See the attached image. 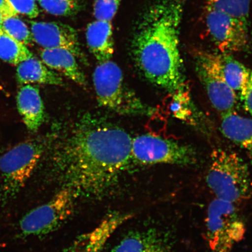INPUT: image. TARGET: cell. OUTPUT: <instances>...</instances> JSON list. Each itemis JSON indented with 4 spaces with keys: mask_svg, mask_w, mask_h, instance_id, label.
I'll use <instances>...</instances> for the list:
<instances>
[{
    "mask_svg": "<svg viewBox=\"0 0 252 252\" xmlns=\"http://www.w3.org/2000/svg\"><path fill=\"white\" fill-rule=\"evenodd\" d=\"M43 144L27 141L17 145L0 157L2 184L0 200L13 199L32 174L45 151Z\"/></svg>",
    "mask_w": 252,
    "mask_h": 252,
    "instance_id": "5b68a950",
    "label": "cell"
},
{
    "mask_svg": "<svg viewBox=\"0 0 252 252\" xmlns=\"http://www.w3.org/2000/svg\"><path fill=\"white\" fill-rule=\"evenodd\" d=\"M3 19H4V16H3L1 12H0V27H1V24L2 23Z\"/></svg>",
    "mask_w": 252,
    "mask_h": 252,
    "instance_id": "83f0119b",
    "label": "cell"
},
{
    "mask_svg": "<svg viewBox=\"0 0 252 252\" xmlns=\"http://www.w3.org/2000/svg\"><path fill=\"white\" fill-rule=\"evenodd\" d=\"M113 34L111 21L96 20L88 25L87 45L98 63L111 60L115 51Z\"/></svg>",
    "mask_w": 252,
    "mask_h": 252,
    "instance_id": "9a60e30c",
    "label": "cell"
},
{
    "mask_svg": "<svg viewBox=\"0 0 252 252\" xmlns=\"http://www.w3.org/2000/svg\"><path fill=\"white\" fill-rule=\"evenodd\" d=\"M75 198L70 190L62 188L48 202L30 211L20 220L21 235L42 236L56 231L70 216Z\"/></svg>",
    "mask_w": 252,
    "mask_h": 252,
    "instance_id": "ba28073f",
    "label": "cell"
},
{
    "mask_svg": "<svg viewBox=\"0 0 252 252\" xmlns=\"http://www.w3.org/2000/svg\"><path fill=\"white\" fill-rule=\"evenodd\" d=\"M132 217L119 212L109 214L94 229L79 236L64 252H102L113 233Z\"/></svg>",
    "mask_w": 252,
    "mask_h": 252,
    "instance_id": "7c38bea8",
    "label": "cell"
},
{
    "mask_svg": "<svg viewBox=\"0 0 252 252\" xmlns=\"http://www.w3.org/2000/svg\"><path fill=\"white\" fill-rule=\"evenodd\" d=\"M0 12L4 16V18L17 14L9 4L8 0H0Z\"/></svg>",
    "mask_w": 252,
    "mask_h": 252,
    "instance_id": "4316f807",
    "label": "cell"
},
{
    "mask_svg": "<svg viewBox=\"0 0 252 252\" xmlns=\"http://www.w3.org/2000/svg\"><path fill=\"white\" fill-rule=\"evenodd\" d=\"M131 159L140 165L188 166L197 161L193 147L174 140L144 134L132 138Z\"/></svg>",
    "mask_w": 252,
    "mask_h": 252,
    "instance_id": "52a82bcc",
    "label": "cell"
},
{
    "mask_svg": "<svg viewBox=\"0 0 252 252\" xmlns=\"http://www.w3.org/2000/svg\"><path fill=\"white\" fill-rule=\"evenodd\" d=\"M206 9L207 31L221 53L231 55L247 49L249 23L215 9Z\"/></svg>",
    "mask_w": 252,
    "mask_h": 252,
    "instance_id": "30bf717a",
    "label": "cell"
},
{
    "mask_svg": "<svg viewBox=\"0 0 252 252\" xmlns=\"http://www.w3.org/2000/svg\"><path fill=\"white\" fill-rule=\"evenodd\" d=\"M245 224L235 204L215 198L208 207L206 239L212 252H231L244 239Z\"/></svg>",
    "mask_w": 252,
    "mask_h": 252,
    "instance_id": "8992f818",
    "label": "cell"
},
{
    "mask_svg": "<svg viewBox=\"0 0 252 252\" xmlns=\"http://www.w3.org/2000/svg\"><path fill=\"white\" fill-rule=\"evenodd\" d=\"M33 39L43 49L65 48L70 50L77 59L84 61L78 34L73 28L58 23L31 22Z\"/></svg>",
    "mask_w": 252,
    "mask_h": 252,
    "instance_id": "8fae6325",
    "label": "cell"
},
{
    "mask_svg": "<svg viewBox=\"0 0 252 252\" xmlns=\"http://www.w3.org/2000/svg\"><path fill=\"white\" fill-rule=\"evenodd\" d=\"M41 7L48 13L56 16H71L80 9V0H39Z\"/></svg>",
    "mask_w": 252,
    "mask_h": 252,
    "instance_id": "603a6c76",
    "label": "cell"
},
{
    "mask_svg": "<svg viewBox=\"0 0 252 252\" xmlns=\"http://www.w3.org/2000/svg\"><path fill=\"white\" fill-rule=\"evenodd\" d=\"M218 56L226 83L241 97L247 87L251 70L230 55L221 53Z\"/></svg>",
    "mask_w": 252,
    "mask_h": 252,
    "instance_id": "d6986e66",
    "label": "cell"
},
{
    "mask_svg": "<svg viewBox=\"0 0 252 252\" xmlns=\"http://www.w3.org/2000/svg\"><path fill=\"white\" fill-rule=\"evenodd\" d=\"M16 77L21 84L37 83L56 86L64 84L61 75L50 70L43 62L34 56L17 65Z\"/></svg>",
    "mask_w": 252,
    "mask_h": 252,
    "instance_id": "e0dca14e",
    "label": "cell"
},
{
    "mask_svg": "<svg viewBox=\"0 0 252 252\" xmlns=\"http://www.w3.org/2000/svg\"><path fill=\"white\" fill-rule=\"evenodd\" d=\"M33 56L27 46L9 36L0 27V60L18 65Z\"/></svg>",
    "mask_w": 252,
    "mask_h": 252,
    "instance_id": "ffe728a7",
    "label": "cell"
},
{
    "mask_svg": "<svg viewBox=\"0 0 252 252\" xmlns=\"http://www.w3.org/2000/svg\"><path fill=\"white\" fill-rule=\"evenodd\" d=\"M18 112L30 131L35 132L45 120V107L38 88L25 84L17 94Z\"/></svg>",
    "mask_w": 252,
    "mask_h": 252,
    "instance_id": "4fadbf2b",
    "label": "cell"
},
{
    "mask_svg": "<svg viewBox=\"0 0 252 252\" xmlns=\"http://www.w3.org/2000/svg\"><path fill=\"white\" fill-rule=\"evenodd\" d=\"M206 182L216 198L234 204L247 199L252 193V183L248 165L232 151L222 149L213 151Z\"/></svg>",
    "mask_w": 252,
    "mask_h": 252,
    "instance_id": "3957f363",
    "label": "cell"
},
{
    "mask_svg": "<svg viewBox=\"0 0 252 252\" xmlns=\"http://www.w3.org/2000/svg\"><path fill=\"white\" fill-rule=\"evenodd\" d=\"M97 101L100 105L121 115H151L147 106L125 83L122 71L111 61L98 63L93 74Z\"/></svg>",
    "mask_w": 252,
    "mask_h": 252,
    "instance_id": "277c9868",
    "label": "cell"
},
{
    "mask_svg": "<svg viewBox=\"0 0 252 252\" xmlns=\"http://www.w3.org/2000/svg\"><path fill=\"white\" fill-rule=\"evenodd\" d=\"M110 252H170L160 236L154 231H135L128 234Z\"/></svg>",
    "mask_w": 252,
    "mask_h": 252,
    "instance_id": "ac0fdd59",
    "label": "cell"
},
{
    "mask_svg": "<svg viewBox=\"0 0 252 252\" xmlns=\"http://www.w3.org/2000/svg\"><path fill=\"white\" fill-rule=\"evenodd\" d=\"M251 0H206V8L223 12L248 23Z\"/></svg>",
    "mask_w": 252,
    "mask_h": 252,
    "instance_id": "44dd1931",
    "label": "cell"
},
{
    "mask_svg": "<svg viewBox=\"0 0 252 252\" xmlns=\"http://www.w3.org/2000/svg\"><path fill=\"white\" fill-rule=\"evenodd\" d=\"M221 116L222 133L245 151L252 165V118H245L234 112Z\"/></svg>",
    "mask_w": 252,
    "mask_h": 252,
    "instance_id": "2e32d148",
    "label": "cell"
},
{
    "mask_svg": "<svg viewBox=\"0 0 252 252\" xmlns=\"http://www.w3.org/2000/svg\"><path fill=\"white\" fill-rule=\"evenodd\" d=\"M132 138L114 125L84 118L61 138L52 163L63 188L76 196H103L131 159Z\"/></svg>",
    "mask_w": 252,
    "mask_h": 252,
    "instance_id": "6da1fadb",
    "label": "cell"
},
{
    "mask_svg": "<svg viewBox=\"0 0 252 252\" xmlns=\"http://www.w3.org/2000/svg\"><path fill=\"white\" fill-rule=\"evenodd\" d=\"M184 11V0H158L145 17L133 42L141 73L169 93L181 89L184 83L179 40Z\"/></svg>",
    "mask_w": 252,
    "mask_h": 252,
    "instance_id": "7a4b0ae2",
    "label": "cell"
},
{
    "mask_svg": "<svg viewBox=\"0 0 252 252\" xmlns=\"http://www.w3.org/2000/svg\"><path fill=\"white\" fill-rule=\"evenodd\" d=\"M195 58L198 76L214 108L221 115L234 112L237 94L223 77L218 55L200 52Z\"/></svg>",
    "mask_w": 252,
    "mask_h": 252,
    "instance_id": "9c48e42d",
    "label": "cell"
},
{
    "mask_svg": "<svg viewBox=\"0 0 252 252\" xmlns=\"http://www.w3.org/2000/svg\"><path fill=\"white\" fill-rule=\"evenodd\" d=\"M122 0H94V15L96 20L111 21Z\"/></svg>",
    "mask_w": 252,
    "mask_h": 252,
    "instance_id": "cb8c5ba5",
    "label": "cell"
},
{
    "mask_svg": "<svg viewBox=\"0 0 252 252\" xmlns=\"http://www.w3.org/2000/svg\"><path fill=\"white\" fill-rule=\"evenodd\" d=\"M16 13L36 18L39 14V9L34 0H8Z\"/></svg>",
    "mask_w": 252,
    "mask_h": 252,
    "instance_id": "d4e9b609",
    "label": "cell"
},
{
    "mask_svg": "<svg viewBox=\"0 0 252 252\" xmlns=\"http://www.w3.org/2000/svg\"><path fill=\"white\" fill-rule=\"evenodd\" d=\"M240 98L243 102L245 110L250 113L252 117V70L251 72L247 87Z\"/></svg>",
    "mask_w": 252,
    "mask_h": 252,
    "instance_id": "484cf974",
    "label": "cell"
},
{
    "mask_svg": "<svg viewBox=\"0 0 252 252\" xmlns=\"http://www.w3.org/2000/svg\"><path fill=\"white\" fill-rule=\"evenodd\" d=\"M1 28L9 36L25 46L30 45L33 42L31 32L24 22L16 17V15L4 18Z\"/></svg>",
    "mask_w": 252,
    "mask_h": 252,
    "instance_id": "7402d4cb",
    "label": "cell"
},
{
    "mask_svg": "<svg viewBox=\"0 0 252 252\" xmlns=\"http://www.w3.org/2000/svg\"><path fill=\"white\" fill-rule=\"evenodd\" d=\"M40 58L47 67L58 71L81 86L87 85L86 78L77 62V57L65 48L43 49Z\"/></svg>",
    "mask_w": 252,
    "mask_h": 252,
    "instance_id": "5bb4252c",
    "label": "cell"
}]
</instances>
